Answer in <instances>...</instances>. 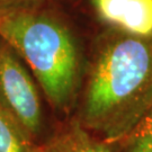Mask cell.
I'll return each mask as SVG.
<instances>
[{
    "label": "cell",
    "mask_w": 152,
    "mask_h": 152,
    "mask_svg": "<svg viewBox=\"0 0 152 152\" xmlns=\"http://www.w3.org/2000/svg\"><path fill=\"white\" fill-rule=\"evenodd\" d=\"M152 107V36L110 28L97 44L82 94L79 122L120 143Z\"/></svg>",
    "instance_id": "1"
},
{
    "label": "cell",
    "mask_w": 152,
    "mask_h": 152,
    "mask_svg": "<svg viewBox=\"0 0 152 152\" xmlns=\"http://www.w3.org/2000/svg\"><path fill=\"white\" fill-rule=\"evenodd\" d=\"M38 5L0 7V38L26 63L55 109L69 110L81 81V55L70 28Z\"/></svg>",
    "instance_id": "2"
},
{
    "label": "cell",
    "mask_w": 152,
    "mask_h": 152,
    "mask_svg": "<svg viewBox=\"0 0 152 152\" xmlns=\"http://www.w3.org/2000/svg\"><path fill=\"white\" fill-rule=\"evenodd\" d=\"M36 82L19 54L0 38V108L35 141L44 124Z\"/></svg>",
    "instance_id": "3"
},
{
    "label": "cell",
    "mask_w": 152,
    "mask_h": 152,
    "mask_svg": "<svg viewBox=\"0 0 152 152\" xmlns=\"http://www.w3.org/2000/svg\"><path fill=\"white\" fill-rule=\"evenodd\" d=\"M91 6L110 28L152 36V0H91Z\"/></svg>",
    "instance_id": "4"
},
{
    "label": "cell",
    "mask_w": 152,
    "mask_h": 152,
    "mask_svg": "<svg viewBox=\"0 0 152 152\" xmlns=\"http://www.w3.org/2000/svg\"><path fill=\"white\" fill-rule=\"evenodd\" d=\"M42 149L43 152H117L118 143L99 137L75 120L43 143Z\"/></svg>",
    "instance_id": "5"
},
{
    "label": "cell",
    "mask_w": 152,
    "mask_h": 152,
    "mask_svg": "<svg viewBox=\"0 0 152 152\" xmlns=\"http://www.w3.org/2000/svg\"><path fill=\"white\" fill-rule=\"evenodd\" d=\"M0 152H43L42 144L28 136L1 108Z\"/></svg>",
    "instance_id": "6"
},
{
    "label": "cell",
    "mask_w": 152,
    "mask_h": 152,
    "mask_svg": "<svg viewBox=\"0 0 152 152\" xmlns=\"http://www.w3.org/2000/svg\"><path fill=\"white\" fill-rule=\"evenodd\" d=\"M117 152H152V107L118 143Z\"/></svg>",
    "instance_id": "7"
},
{
    "label": "cell",
    "mask_w": 152,
    "mask_h": 152,
    "mask_svg": "<svg viewBox=\"0 0 152 152\" xmlns=\"http://www.w3.org/2000/svg\"><path fill=\"white\" fill-rule=\"evenodd\" d=\"M41 0H0V7H10V6L24 5H38Z\"/></svg>",
    "instance_id": "8"
}]
</instances>
